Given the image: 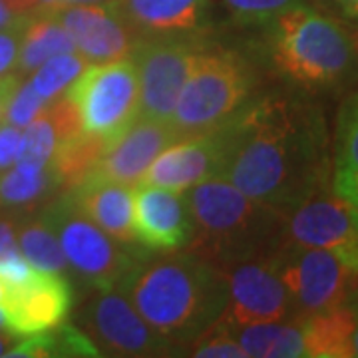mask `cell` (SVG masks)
Instances as JSON below:
<instances>
[{
  "mask_svg": "<svg viewBox=\"0 0 358 358\" xmlns=\"http://www.w3.org/2000/svg\"><path fill=\"white\" fill-rule=\"evenodd\" d=\"M58 185L50 166L26 167L14 164L0 173V207L14 217L30 215Z\"/></svg>",
  "mask_w": 358,
  "mask_h": 358,
  "instance_id": "cell-24",
  "label": "cell"
},
{
  "mask_svg": "<svg viewBox=\"0 0 358 358\" xmlns=\"http://www.w3.org/2000/svg\"><path fill=\"white\" fill-rule=\"evenodd\" d=\"M0 327H4V317H2V313H0Z\"/></svg>",
  "mask_w": 358,
  "mask_h": 358,
  "instance_id": "cell-44",
  "label": "cell"
},
{
  "mask_svg": "<svg viewBox=\"0 0 358 358\" xmlns=\"http://www.w3.org/2000/svg\"><path fill=\"white\" fill-rule=\"evenodd\" d=\"M120 291L173 350L192 346L221 317L225 273L187 253H134Z\"/></svg>",
  "mask_w": 358,
  "mask_h": 358,
  "instance_id": "cell-2",
  "label": "cell"
},
{
  "mask_svg": "<svg viewBox=\"0 0 358 358\" xmlns=\"http://www.w3.org/2000/svg\"><path fill=\"white\" fill-rule=\"evenodd\" d=\"M271 54L294 82L333 86L352 70L355 42L336 20L301 4L273 18Z\"/></svg>",
  "mask_w": 358,
  "mask_h": 358,
  "instance_id": "cell-4",
  "label": "cell"
},
{
  "mask_svg": "<svg viewBox=\"0 0 358 358\" xmlns=\"http://www.w3.org/2000/svg\"><path fill=\"white\" fill-rule=\"evenodd\" d=\"M178 141L181 140L171 124L138 115L126 131L110 141L106 154L90 176L138 185L155 157Z\"/></svg>",
  "mask_w": 358,
  "mask_h": 358,
  "instance_id": "cell-16",
  "label": "cell"
},
{
  "mask_svg": "<svg viewBox=\"0 0 358 358\" xmlns=\"http://www.w3.org/2000/svg\"><path fill=\"white\" fill-rule=\"evenodd\" d=\"M331 2L350 20L358 22V0H331Z\"/></svg>",
  "mask_w": 358,
  "mask_h": 358,
  "instance_id": "cell-38",
  "label": "cell"
},
{
  "mask_svg": "<svg viewBox=\"0 0 358 358\" xmlns=\"http://www.w3.org/2000/svg\"><path fill=\"white\" fill-rule=\"evenodd\" d=\"M110 6L143 38L185 34L199 28L207 0H115Z\"/></svg>",
  "mask_w": 358,
  "mask_h": 358,
  "instance_id": "cell-19",
  "label": "cell"
},
{
  "mask_svg": "<svg viewBox=\"0 0 358 358\" xmlns=\"http://www.w3.org/2000/svg\"><path fill=\"white\" fill-rule=\"evenodd\" d=\"M56 148H58V134L44 110L22 129V145L16 164L26 167L50 166Z\"/></svg>",
  "mask_w": 358,
  "mask_h": 358,
  "instance_id": "cell-29",
  "label": "cell"
},
{
  "mask_svg": "<svg viewBox=\"0 0 358 358\" xmlns=\"http://www.w3.org/2000/svg\"><path fill=\"white\" fill-rule=\"evenodd\" d=\"M201 48L183 34L143 36L131 54L140 78V115L171 122V115Z\"/></svg>",
  "mask_w": 358,
  "mask_h": 358,
  "instance_id": "cell-9",
  "label": "cell"
},
{
  "mask_svg": "<svg viewBox=\"0 0 358 358\" xmlns=\"http://www.w3.org/2000/svg\"><path fill=\"white\" fill-rule=\"evenodd\" d=\"M22 18V16H20ZM18 20V16H14V13L8 8V4L4 2V0H0V28H4V26H10L13 22Z\"/></svg>",
  "mask_w": 358,
  "mask_h": 358,
  "instance_id": "cell-39",
  "label": "cell"
},
{
  "mask_svg": "<svg viewBox=\"0 0 358 358\" xmlns=\"http://www.w3.org/2000/svg\"><path fill=\"white\" fill-rule=\"evenodd\" d=\"M331 176V192L358 209V94L338 112Z\"/></svg>",
  "mask_w": 358,
  "mask_h": 358,
  "instance_id": "cell-20",
  "label": "cell"
},
{
  "mask_svg": "<svg viewBox=\"0 0 358 358\" xmlns=\"http://www.w3.org/2000/svg\"><path fill=\"white\" fill-rule=\"evenodd\" d=\"M26 20L28 16H22L10 26L0 28V78L16 74Z\"/></svg>",
  "mask_w": 358,
  "mask_h": 358,
  "instance_id": "cell-33",
  "label": "cell"
},
{
  "mask_svg": "<svg viewBox=\"0 0 358 358\" xmlns=\"http://www.w3.org/2000/svg\"><path fill=\"white\" fill-rule=\"evenodd\" d=\"M20 82L18 74H10V76L0 78V124L4 122V112H6V103L10 100V94L16 88V84Z\"/></svg>",
  "mask_w": 358,
  "mask_h": 358,
  "instance_id": "cell-36",
  "label": "cell"
},
{
  "mask_svg": "<svg viewBox=\"0 0 358 358\" xmlns=\"http://www.w3.org/2000/svg\"><path fill=\"white\" fill-rule=\"evenodd\" d=\"M108 145H110V141L103 136L92 134L86 129L74 136L72 140L58 143L50 162L58 185L72 189L78 183H82L96 169L98 162L106 154Z\"/></svg>",
  "mask_w": 358,
  "mask_h": 358,
  "instance_id": "cell-25",
  "label": "cell"
},
{
  "mask_svg": "<svg viewBox=\"0 0 358 358\" xmlns=\"http://www.w3.org/2000/svg\"><path fill=\"white\" fill-rule=\"evenodd\" d=\"M223 2L237 18L249 22L273 20L279 14L303 4V0H223Z\"/></svg>",
  "mask_w": 358,
  "mask_h": 358,
  "instance_id": "cell-32",
  "label": "cell"
},
{
  "mask_svg": "<svg viewBox=\"0 0 358 358\" xmlns=\"http://www.w3.org/2000/svg\"><path fill=\"white\" fill-rule=\"evenodd\" d=\"M249 92L251 76L239 56L199 50L169 124L179 140L213 134L243 110Z\"/></svg>",
  "mask_w": 358,
  "mask_h": 358,
  "instance_id": "cell-5",
  "label": "cell"
},
{
  "mask_svg": "<svg viewBox=\"0 0 358 358\" xmlns=\"http://www.w3.org/2000/svg\"><path fill=\"white\" fill-rule=\"evenodd\" d=\"M88 336L108 355L159 357L173 348L155 333L117 285L98 287L82 313Z\"/></svg>",
  "mask_w": 358,
  "mask_h": 358,
  "instance_id": "cell-10",
  "label": "cell"
},
{
  "mask_svg": "<svg viewBox=\"0 0 358 358\" xmlns=\"http://www.w3.org/2000/svg\"><path fill=\"white\" fill-rule=\"evenodd\" d=\"M217 178L281 213H289L331 176L322 115L307 103L268 96L243 106L219 129Z\"/></svg>",
  "mask_w": 358,
  "mask_h": 358,
  "instance_id": "cell-1",
  "label": "cell"
},
{
  "mask_svg": "<svg viewBox=\"0 0 358 358\" xmlns=\"http://www.w3.org/2000/svg\"><path fill=\"white\" fill-rule=\"evenodd\" d=\"M90 62L78 52H64L48 58L32 72V86L44 100H56L70 88Z\"/></svg>",
  "mask_w": 358,
  "mask_h": 358,
  "instance_id": "cell-28",
  "label": "cell"
},
{
  "mask_svg": "<svg viewBox=\"0 0 358 358\" xmlns=\"http://www.w3.org/2000/svg\"><path fill=\"white\" fill-rule=\"evenodd\" d=\"M307 357L350 358L352 357V331L355 310L348 305L327 308L301 319Z\"/></svg>",
  "mask_w": 358,
  "mask_h": 358,
  "instance_id": "cell-21",
  "label": "cell"
},
{
  "mask_svg": "<svg viewBox=\"0 0 358 358\" xmlns=\"http://www.w3.org/2000/svg\"><path fill=\"white\" fill-rule=\"evenodd\" d=\"M8 4V8L13 10L14 16H32V14L44 13L40 0H4Z\"/></svg>",
  "mask_w": 358,
  "mask_h": 358,
  "instance_id": "cell-37",
  "label": "cell"
},
{
  "mask_svg": "<svg viewBox=\"0 0 358 358\" xmlns=\"http://www.w3.org/2000/svg\"><path fill=\"white\" fill-rule=\"evenodd\" d=\"M271 257L296 317L346 305L358 291V265L341 253L282 243Z\"/></svg>",
  "mask_w": 358,
  "mask_h": 358,
  "instance_id": "cell-6",
  "label": "cell"
},
{
  "mask_svg": "<svg viewBox=\"0 0 358 358\" xmlns=\"http://www.w3.org/2000/svg\"><path fill=\"white\" fill-rule=\"evenodd\" d=\"M22 145V128L13 124H0V173L13 167L20 154Z\"/></svg>",
  "mask_w": 358,
  "mask_h": 358,
  "instance_id": "cell-34",
  "label": "cell"
},
{
  "mask_svg": "<svg viewBox=\"0 0 358 358\" xmlns=\"http://www.w3.org/2000/svg\"><path fill=\"white\" fill-rule=\"evenodd\" d=\"M42 219L58 237L68 267L92 289L117 285L128 271L134 253L98 227L70 193L52 203Z\"/></svg>",
  "mask_w": 358,
  "mask_h": 358,
  "instance_id": "cell-7",
  "label": "cell"
},
{
  "mask_svg": "<svg viewBox=\"0 0 358 358\" xmlns=\"http://www.w3.org/2000/svg\"><path fill=\"white\" fill-rule=\"evenodd\" d=\"M86 131L114 141L140 115V78L134 58L88 64L66 90Z\"/></svg>",
  "mask_w": 358,
  "mask_h": 358,
  "instance_id": "cell-8",
  "label": "cell"
},
{
  "mask_svg": "<svg viewBox=\"0 0 358 358\" xmlns=\"http://www.w3.org/2000/svg\"><path fill=\"white\" fill-rule=\"evenodd\" d=\"M136 241L152 251H176L192 237L185 193L140 181L134 189Z\"/></svg>",
  "mask_w": 358,
  "mask_h": 358,
  "instance_id": "cell-15",
  "label": "cell"
},
{
  "mask_svg": "<svg viewBox=\"0 0 358 358\" xmlns=\"http://www.w3.org/2000/svg\"><path fill=\"white\" fill-rule=\"evenodd\" d=\"M221 164V134L181 140L155 157L143 176V183L185 192L205 179L217 178Z\"/></svg>",
  "mask_w": 358,
  "mask_h": 358,
  "instance_id": "cell-17",
  "label": "cell"
},
{
  "mask_svg": "<svg viewBox=\"0 0 358 358\" xmlns=\"http://www.w3.org/2000/svg\"><path fill=\"white\" fill-rule=\"evenodd\" d=\"M227 303L219 319L231 329L255 322L287 320L294 315L289 291L273 257H255L225 271Z\"/></svg>",
  "mask_w": 358,
  "mask_h": 358,
  "instance_id": "cell-11",
  "label": "cell"
},
{
  "mask_svg": "<svg viewBox=\"0 0 358 358\" xmlns=\"http://www.w3.org/2000/svg\"><path fill=\"white\" fill-rule=\"evenodd\" d=\"M100 350L88 334L70 324H58L46 333L22 336L6 352L10 358H48V357H98Z\"/></svg>",
  "mask_w": 358,
  "mask_h": 358,
  "instance_id": "cell-26",
  "label": "cell"
},
{
  "mask_svg": "<svg viewBox=\"0 0 358 358\" xmlns=\"http://www.w3.org/2000/svg\"><path fill=\"white\" fill-rule=\"evenodd\" d=\"M282 243L329 249L358 265V209L324 187L285 213Z\"/></svg>",
  "mask_w": 358,
  "mask_h": 358,
  "instance_id": "cell-12",
  "label": "cell"
},
{
  "mask_svg": "<svg viewBox=\"0 0 358 358\" xmlns=\"http://www.w3.org/2000/svg\"><path fill=\"white\" fill-rule=\"evenodd\" d=\"M72 307V289L62 273L32 267L18 282L0 281V313L14 336L46 333L62 324Z\"/></svg>",
  "mask_w": 358,
  "mask_h": 358,
  "instance_id": "cell-13",
  "label": "cell"
},
{
  "mask_svg": "<svg viewBox=\"0 0 358 358\" xmlns=\"http://www.w3.org/2000/svg\"><path fill=\"white\" fill-rule=\"evenodd\" d=\"M40 4H42V10H54L62 6V0H40Z\"/></svg>",
  "mask_w": 358,
  "mask_h": 358,
  "instance_id": "cell-43",
  "label": "cell"
},
{
  "mask_svg": "<svg viewBox=\"0 0 358 358\" xmlns=\"http://www.w3.org/2000/svg\"><path fill=\"white\" fill-rule=\"evenodd\" d=\"M192 217L189 251L219 271L273 255L282 241L285 213L247 197L223 178L185 189Z\"/></svg>",
  "mask_w": 358,
  "mask_h": 358,
  "instance_id": "cell-3",
  "label": "cell"
},
{
  "mask_svg": "<svg viewBox=\"0 0 358 358\" xmlns=\"http://www.w3.org/2000/svg\"><path fill=\"white\" fill-rule=\"evenodd\" d=\"M115 0H62V4H112Z\"/></svg>",
  "mask_w": 358,
  "mask_h": 358,
  "instance_id": "cell-42",
  "label": "cell"
},
{
  "mask_svg": "<svg viewBox=\"0 0 358 358\" xmlns=\"http://www.w3.org/2000/svg\"><path fill=\"white\" fill-rule=\"evenodd\" d=\"M64 52H76V46L56 14L52 10L32 14L26 20L16 74L20 78L26 76L48 58Z\"/></svg>",
  "mask_w": 358,
  "mask_h": 358,
  "instance_id": "cell-23",
  "label": "cell"
},
{
  "mask_svg": "<svg viewBox=\"0 0 358 358\" xmlns=\"http://www.w3.org/2000/svg\"><path fill=\"white\" fill-rule=\"evenodd\" d=\"M231 329V327H229ZM231 334L241 345L247 357L259 358H301L307 357L305 333L299 322H255L233 327Z\"/></svg>",
  "mask_w": 358,
  "mask_h": 358,
  "instance_id": "cell-22",
  "label": "cell"
},
{
  "mask_svg": "<svg viewBox=\"0 0 358 358\" xmlns=\"http://www.w3.org/2000/svg\"><path fill=\"white\" fill-rule=\"evenodd\" d=\"M355 310V331H352V357L358 358V307H352Z\"/></svg>",
  "mask_w": 358,
  "mask_h": 358,
  "instance_id": "cell-41",
  "label": "cell"
},
{
  "mask_svg": "<svg viewBox=\"0 0 358 358\" xmlns=\"http://www.w3.org/2000/svg\"><path fill=\"white\" fill-rule=\"evenodd\" d=\"M16 239L32 267L52 273H64L68 268L58 237L42 217H16Z\"/></svg>",
  "mask_w": 358,
  "mask_h": 358,
  "instance_id": "cell-27",
  "label": "cell"
},
{
  "mask_svg": "<svg viewBox=\"0 0 358 358\" xmlns=\"http://www.w3.org/2000/svg\"><path fill=\"white\" fill-rule=\"evenodd\" d=\"M193 357L199 358H245V350L231 334L227 322L217 319L192 345Z\"/></svg>",
  "mask_w": 358,
  "mask_h": 358,
  "instance_id": "cell-30",
  "label": "cell"
},
{
  "mask_svg": "<svg viewBox=\"0 0 358 358\" xmlns=\"http://www.w3.org/2000/svg\"><path fill=\"white\" fill-rule=\"evenodd\" d=\"M48 100H44L38 92L34 90L32 82L26 80V82H18L16 88L10 94V100L6 103V112H4V122L6 124H13L16 128L24 129L34 117H38L46 106Z\"/></svg>",
  "mask_w": 358,
  "mask_h": 358,
  "instance_id": "cell-31",
  "label": "cell"
},
{
  "mask_svg": "<svg viewBox=\"0 0 358 358\" xmlns=\"http://www.w3.org/2000/svg\"><path fill=\"white\" fill-rule=\"evenodd\" d=\"M14 334L13 333H0V357H6V352L13 348Z\"/></svg>",
  "mask_w": 358,
  "mask_h": 358,
  "instance_id": "cell-40",
  "label": "cell"
},
{
  "mask_svg": "<svg viewBox=\"0 0 358 358\" xmlns=\"http://www.w3.org/2000/svg\"><path fill=\"white\" fill-rule=\"evenodd\" d=\"M68 193L74 197L80 209L112 239L124 245L136 241L131 185L88 176L76 187L68 189Z\"/></svg>",
  "mask_w": 358,
  "mask_h": 358,
  "instance_id": "cell-18",
  "label": "cell"
},
{
  "mask_svg": "<svg viewBox=\"0 0 358 358\" xmlns=\"http://www.w3.org/2000/svg\"><path fill=\"white\" fill-rule=\"evenodd\" d=\"M52 13L90 64H103L134 54L141 36L110 4H62Z\"/></svg>",
  "mask_w": 358,
  "mask_h": 358,
  "instance_id": "cell-14",
  "label": "cell"
},
{
  "mask_svg": "<svg viewBox=\"0 0 358 358\" xmlns=\"http://www.w3.org/2000/svg\"><path fill=\"white\" fill-rule=\"evenodd\" d=\"M14 251H20L16 239V217L4 215L0 217V257L10 255Z\"/></svg>",
  "mask_w": 358,
  "mask_h": 358,
  "instance_id": "cell-35",
  "label": "cell"
}]
</instances>
